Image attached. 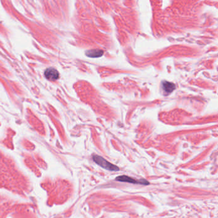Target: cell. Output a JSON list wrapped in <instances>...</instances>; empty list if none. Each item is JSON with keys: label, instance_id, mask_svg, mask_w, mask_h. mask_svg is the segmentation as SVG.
<instances>
[{"label": "cell", "instance_id": "cell-3", "mask_svg": "<svg viewBox=\"0 0 218 218\" xmlns=\"http://www.w3.org/2000/svg\"><path fill=\"white\" fill-rule=\"evenodd\" d=\"M45 76L49 80L55 81L59 78V72L54 68H49L45 71Z\"/></svg>", "mask_w": 218, "mask_h": 218}, {"label": "cell", "instance_id": "cell-1", "mask_svg": "<svg viewBox=\"0 0 218 218\" xmlns=\"http://www.w3.org/2000/svg\"><path fill=\"white\" fill-rule=\"evenodd\" d=\"M93 159L96 164L107 170L112 171H117L119 170V168L117 166L109 162L106 160V159H105L102 157L98 156V155H93Z\"/></svg>", "mask_w": 218, "mask_h": 218}, {"label": "cell", "instance_id": "cell-4", "mask_svg": "<svg viewBox=\"0 0 218 218\" xmlns=\"http://www.w3.org/2000/svg\"><path fill=\"white\" fill-rule=\"evenodd\" d=\"M103 51L100 49H93L88 51L86 53V55L91 58H98L103 55Z\"/></svg>", "mask_w": 218, "mask_h": 218}, {"label": "cell", "instance_id": "cell-2", "mask_svg": "<svg viewBox=\"0 0 218 218\" xmlns=\"http://www.w3.org/2000/svg\"><path fill=\"white\" fill-rule=\"evenodd\" d=\"M116 180L119 182H124L136 184H143V185H149V182L148 181H146V180H144V179L136 180L132 177H128V176H126V175L119 176V177H117L116 178Z\"/></svg>", "mask_w": 218, "mask_h": 218}, {"label": "cell", "instance_id": "cell-5", "mask_svg": "<svg viewBox=\"0 0 218 218\" xmlns=\"http://www.w3.org/2000/svg\"><path fill=\"white\" fill-rule=\"evenodd\" d=\"M163 89L164 90L166 93H171V91H173L174 89H175V86L174 84L168 82V81H164L163 83Z\"/></svg>", "mask_w": 218, "mask_h": 218}]
</instances>
